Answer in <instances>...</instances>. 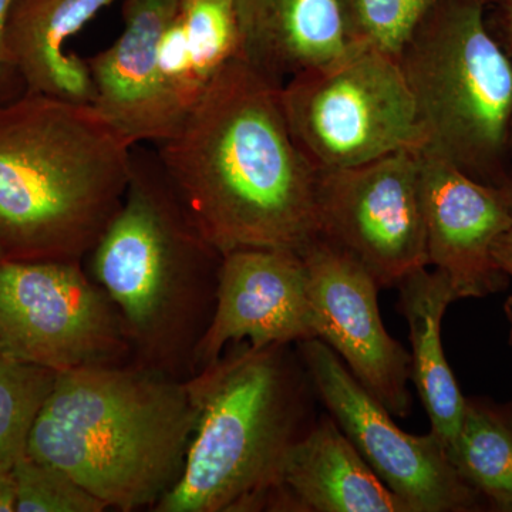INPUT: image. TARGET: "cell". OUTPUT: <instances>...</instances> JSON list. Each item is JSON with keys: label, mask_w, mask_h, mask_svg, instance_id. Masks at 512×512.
<instances>
[{"label": "cell", "mask_w": 512, "mask_h": 512, "mask_svg": "<svg viewBox=\"0 0 512 512\" xmlns=\"http://www.w3.org/2000/svg\"><path fill=\"white\" fill-rule=\"evenodd\" d=\"M308 269L316 336L392 416L412 413V356L384 328L379 285L357 262L316 238L301 252Z\"/></svg>", "instance_id": "8fae6325"}, {"label": "cell", "mask_w": 512, "mask_h": 512, "mask_svg": "<svg viewBox=\"0 0 512 512\" xmlns=\"http://www.w3.org/2000/svg\"><path fill=\"white\" fill-rule=\"evenodd\" d=\"M198 409L188 380L130 363L57 373L26 453L107 510L153 511L180 480Z\"/></svg>", "instance_id": "3957f363"}, {"label": "cell", "mask_w": 512, "mask_h": 512, "mask_svg": "<svg viewBox=\"0 0 512 512\" xmlns=\"http://www.w3.org/2000/svg\"><path fill=\"white\" fill-rule=\"evenodd\" d=\"M16 512H103L106 505L62 468L23 451L13 463Z\"/></svg>", "instance_id": "603a6c76"}, {"label": "cell", "mask_w": 512, "mask_h": 512, "mask_svg": "<svg viewBox=\"0 0 512 512\" xmlns=\"http://www.w3.org/2000/svg\"><path fill=\"white\" fill-rule=\"evenodd\" d=\"M221 262L178 201L156 151L138 144L123 204L83 261L116 306L134 363L181 380L197 375Z\"/></svg>", "instance_id": "277c9868"}, {"label": "cell", "mask_w": 512, "mask_h": 512, "mask_svg": "<svg viewBox=\"0 0 512 512\" xmlns=\"http://www.w3.org/2000/svg\"><path fill=\"white\" fill-rule=\"evenodd\" d=\"M57 373L10 355L0 345V461L26 450L33 421L52 392Z\"/></svg>", "instance_id": "ffe728a7"}, {"label": "cell", "mask_w": 512, "mask_h": 512, "mask_svg": "<svg viewBox=\"0 0 512 512\" xmlns=\"http://www.w3.org/2000/svg\"><path fill=\"white\" fill-rule=\"evenodd\" d=\"M286 123L316 171L342 170L426 146L416 104L394 57L353 46L281 87Z\"/></svg>", "instance_id": "52a82bcc"}, {"label": "cell", "mask_w": 512, "mask_h": 512, "mask_svg": "<svg viewBox=\"0 0 512 512\" xmlns=\"http://www.w3.org/2000/svg\"><path fill=\"white\" fill-rule=\"evenodd\" d=\"M419 185L429 266L447 276L457 301L503 291L508 276L493 249L512 227V192L424 150Z\"/></svg>", "instance_id": "7c38bea8"}, {"label": "cell", "mask_w": 512, "mask_h": 512, "mask_svg": "<svg viewBox=\"0 0 512 512\" xmlns=\"http://www.w3.org/2000/svg\"><path fill=\"white\" fill-rule=\"evenodd\" d=\"M505 33H507L508 53L512 56V0H503Z\"/></svg>", "instance_id": "4316f807"}, {"label": "cell", "mask_w": 512, "mask_h": 512, "mask_svg": "<svg viewBox=\"0 0 512 512\" xmlns=\"http://www.w3.org/2000/svg\"><path fill=\"white\" fill-rule=\"evenodd\" d=\"M15 460L0 461V512H16Z\"/></svg>", "instance_id": "d4e9b609"}, {"label": "cell", "mask_w": 512, "mask_h": 512, "mask_svg": "<svg viewBox=\"0 0 512 512\" xmlns=\"http://www.w3.org/2000/svg\"><path fill=\"white\" fill-rule=\"evenodd\" d=\"M178 20L205 83L241 53L237 0H180Z\"/></svg>", "instance_id": "7402d4cb"}, {"label": "cell", "mask_w": 512, "mask_h": 512, "mask_svg": "<svg viewBox=\"0 0 512 512\" xmlns=\"http://www.w3.org/2000/svg\"><path fill=\"white\" fill-rule=\"evenodd\" d=\"M397 62L423 150L500 187L495 178L512 131V62L487 28L485 0H439Z\"/></svg>", "instance_id": "8992f818"}, {"label": "cell", "mask_w": 512, "mask_h": 512, "mask_svg": "<svg viewBox=\"0 0 512 512\" xmlns=\"http://www.w3.org/2000/svg\"><path fill=\"white\" fill-rule=\"evenodd\" d=\"M316 215L318 238L362 266L380 289L429 266L419 151L318 171Z\"/></svg>", "instance_id": "9c48e42d"}, {"label": "cell", "mask_w": 512, "mask_h": 512, "mask_svg": "<svg viewBox=\"0 0 512 512\" xmlns=\"http://www.w3.org/2000/svg\"><path fill=\"white\" fill-rule=\"evenodd\" d=\"M512 134V133H511ZM511 192H512V187H511Z\"/></svg>", "instance_id": "f1b7e54d"}, {"label": "cell", "mask_w": 512, "mask_h": 512, "mask_svg": "<svg viewBox=\"0 0 512 512\" xmlns=\"http://www.w3.org/2000/svg\"><path fill=\"white\" fill-rule=\"evenodd\" d=\"M493 258L498 268L512 278V227L498 239L493 249Z\"/></svg>", "instance_id": "484cf974"}, {"label": "cell", "mask_w": 512, "mask_h": 512, "mask_svg": "<svg viewBox=\"0 0 512 512\" xmlns=\"http://www.w3.org/2000/svg\"><path fill=\"white\" fill-rule=\"evenodd\" d=\"M296 348L320 402L410 512L480 510V495L457 473L434 434L414 436L400 429L323 340H303Z\"/></svg>", "instance_id": "30bf717a"}, {"label": "cell", "mask_w": 512, "mask_h": 512, "mask_svg": "<svg viewBox=\"0 0 512 512\" xmlns=\"http://www.w3.org/2000/svg\"><path fill=\"white\" fill-rule=\"evenodd\" d=\"M239 57L278 84L346 55L339 0H237Z\"/></svg>", "instance_id": "2e32d148"}, {"label": "cell", "mask_w": 512, "mask_h": 512, "mask_svg": "<svg viewBox=\"0 0 512 512\" xmlns=\"http://www.w3.org/2000/svg\"><path fill=\"white\" fill-rule=\"evenodd\" d=\"M396 288L397 311L409 326L412 380L429 416L430 433L443 444L448 456L466 410V397L448 366L441 343V322L457 298L447 276L437 269H417Z\"/></svg>", "instance_id": "ac0fdd59"}, {"label": "cell", "mask_w": 512, "mask_h": 512, "mask_svg": "<svg viewBox=\"0 0 512 512\" xmlns=\"http://www.w3.org/2000/svg\"><path fill=\"white\" fill-rule=\"evenodd\" d=\"M116 0H15L6 43L25 92L93 104L86 59L70 50L77 33Z\"/></svg>", "instance_id": "e0dca14e"}, {"label": "cell", "mask_w": 512, "mask_h": 512, "mask_svg": "<svg viewBox=\"0 0 512 512\" xmlns=\"http://www.w3.org/2000/svg\"><path fill=\"white\" fill-rule=\"evenodd\" d=\"M134 147L93 104L0 101V261L83 262L123 204Z\"/></svg>", "instance_id": "7a4b0ae2"}, {"label": "cell", "mask_w": 512, "mask_h": 512, "mask_svg": "<svg viewBox=\"0 0 512 512\" xmlns=\"http://www.w3.org/2000/svg\"><path fill=\"white\" fill-rule=\"evenodd\" d=\"M0 345L56 373L134 363L116 306L79 261H0Z\"/></svg>", "instance_id": "ba28073f"}, {"label": "cell", "mask_w": 512, "mask_h": 512, "mask_svg": "<svg viewBox=\"0 0 512 512\" xmlns=\"http://www.w3.org/2000/svg\"><path fill=\"white\" fill-rule=\"evenodd\" d=\"M448 458L495 510L512 512V406L466 399L463 423Z\"/></svg>", "instance_id": "d6986e66"}, {"label": "cell", "mask_w": 512, "mask_h": 512, "mask_svg": "<svg viewBox=\"0 0 512 512\" xmlns=\"http://www.w3.org/2000/svg\"><path fill=\"white\" fill-rule=\"evenodd\" d=\"M180 0H124L123 32L86 59L93 106L134 146L163 143L178 131L160 83V46Z\"/></svg>", "instance_id": "5bb4252c"}, {"label": "cell", "mask_w": 512, "mask_h": 512, "mask_svg": "<svg viewBox=\"0 0 512 512\" xmlns=\"http://www.w3.org/2000/svg\"><path fill=\"white\" fill-rule=\"evenodd\" d=\"M504 312L505 316H507L508 328H510V346L512 349V296L505 302Z\"/></svg>", "instance_id": "83f0119b"}, {"label": "cell", "mask_w": 512, "mask_h": 512, "mask_svg": "<svg viewBox=\"0 0 512 512\" xmlns=\"http://www.w3.org/2000/svg\"><path fill=\"white\" fill-rule=\"evenodd\" d=\"M292 346L235 343L188 379L197 423L180 480L154 512L262 511L289 448L318 420Z\"/></svg>", "instance_id": "5b68a950"}, {"label": "cell", "mask_w": 512, "mask_h": 512, "mask_svg": "<svg viewBox=\"0 0 512 512\" xmlns=\"http://www.w3.org/2000/svg\"><path fill=\"white\" fill-rule=\"evenodd\" d=\"M262 511L410 512L330 414L289 448Z\"/></svg>", "instance_id": "9a60e30c"}, {"label": "cell", "mask_w": 512, "mask_h": 512, "mask_svg": "<svg viewBox=\"0 0 512 512\" xmlns=\"http://www.w3.org/2000/svg\"><path fill=\"white\" fill-rule=\"evenodd\" d=\"M439 0H339L350 45L397 59Z\"/></svg>", "instance_id": "44dd1931"}, {"label": "cell", "mask_w": 512, "mask_h": 512, "mask_svg": "<svg viewBox=\"0 0 512 512\" xmlns=\"http://www.w3.org/2000/svg\"><path fill=\"white\" fill-rule=\"evenodd\" d=\"M315 338L308 269L299 252L249 248L222 255L217 302L198 346L197 373L245 340L259 349Z\"/></svg>", "instance_id": "4fadbf2b"}, {"label": "cell", "mask_w": 512, "mask_h": 512, "mask_svg": "<svg viewBox=\"0 0 512 512\" xmlns=\"http://www.w3.org/2000/svg\"><path fill=\"white\" fill-rule=\"evenodd\" d=\"M281 84L242 57L212 77L156 153L197 231L221 255L301 252L318 238V171L286 123Z\"/></svg>", "instance_id": "6da1fadb"}, {"label": "cell", "mask_w": 512, "mask_h": 512, "mask_svg": "<svg viewBox=\"0 0 512 512\" xmlns=\"http://www.w3.org/2000/svg\"><path fill=\"white\" fill-rule=\"evenodd\" d=\"M13 2L15 0H0V101L13 99L25 92L6 43V26Z\"/></svg>", "instance_id": "cb8c5ba5"}]
</instances>
